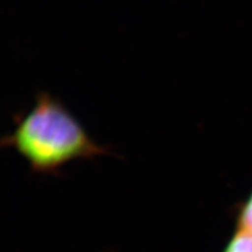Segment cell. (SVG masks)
<instances>
[{"label": "cell", "mask_w": 252, "mask_h": 252, "mask_svg": "<svg viewBox=\"0 0 252 252\" xmlns=\"http://www.w3.org/2000/svg\"><path fill=\"white\" fill-rule=\"evenodd\" d=\"M14 149L38 175L58 176L67 164L110 154L100 145L77 118L54 98L41 92L27 113L14 118V128L0 142Z\"/></svg>", "instance_id": "6da1fadb"}, {"label": "cell", "mask_w": 252, "mask_h": 252, "mask_svg": "<svg viewBox=\"0 0 252 252\" xmlns=\"http://www.w3.org/2000/svg\"><path fill=\"white\" fill-rule=\"evenodd\" d=\"M235 228L252 233V190L236 208Z\"/></svg>", "instance_id": "3957f363"}, {"label": "cell", "mask_w": 252, "mask_h": 252, "mask_svg": "<svg viewBox=\"0 0 252 252\" xmlns=\"http://www.w3.org/2000/svg\"><path fill=\"white\" fill-rule=\"evenodd\" d=\"M222 252H252V233L235 228Z\"/></svg>", "instance_id": "7a4b0ae2"}]
</instances>
